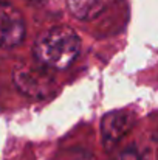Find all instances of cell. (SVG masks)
Wrapping results in <instances>:
<instances>
[{"label":"cell","mask_w":158,"mask_h":160,"mask_svg":"<svg viewBox=\"0 0 158 160\" xmlns=\"http://www.w3.org/2000/svg\"><path fill=\"white\" fill-rule=\"evenodd\" d=\"M81 52V39L70 27H54L42 33L33 47L36 61L54 70L67 68Z\"/></svg>","instance_id":"cell-1"},{"label":"cell","mask_w":158,"mask_h":160,"mask_svg":"<svg viewBox=\"0 0 158 160\" xmlns=\"http://www.w3.org/2000/svg\"><path fill=\"white\" fill-rule=\"evenodd\" d=\"M14 82L22 93L33 98H47L56 84L47 67L31 65H19L14 68Z\"/></svg>","instance_id":"cell-2"},{"label":"cell","mask_w":158,"mask_h":160,"mask_svg":"<svg viewBox=\"0 0 158 160\" xmlns=\"http://www.w3.org/2000/svg\"><path fill=\"white\" fill-rule=\"evenodd\" d=\"M25 39L22 12L9 2H0V48H14Z\"/></svg>","instance_id":"cell-3"},{"label":"cell","mask_w":158,"mask_h":160,"mask_svg":"<svg viewBox=\"0 0 158 160\" xmlns=\"http://www.w3.org/2000/svg\"><path fill=\"white\" fill-rule=\"evenodd\" d=\"M135 124V115L130 110H113L101 120V134L105 148L115 146Z\"/></svg>","instance_id":"cell-4"},{"label":"cell","mask_w":158,"mask_h":160,"mask_svg":"<svg viewBox=\"0 0 158 160\" xmlns=\"http://www.w3.org/2000/svg\"><path fill=\"white\" fill-rule=\"evenodd\" d=\"M67 3L78 19H89L101 8V0H67Z\"/></svg>","instance_id":"cell-5"},{"label":"cell","mask_w":158,"mask_h":160,"mask_svg":"<svg viewBox=\"0 0 158 160\" xmlns=\"http://www.w3.org/2000/svg\"><path fill=\"white\" fill-rule=\"evenodd\" d=\"M115 160H140V157H138V154L133 149H127V151L121 152Z\"/></svg>","instance_id":"cell-6"}]
</instances>
